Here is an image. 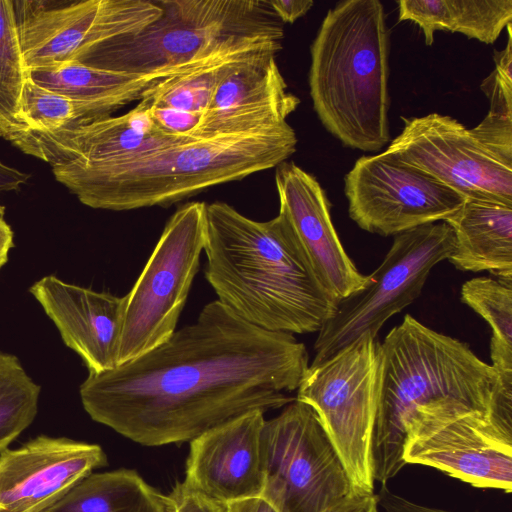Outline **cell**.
<instances>
[{
	"label": "cell",
	"instance_id": "33",
	"mask_svg": "<svg viewBox=\"0 0 512 512\" xmlns=\"http://www.w3.org/2000/svg\"><path fill=\"white\" fill-rule=\"evenodd\" d=\"M377 496L379 506L385 512H453L413 502L392 492L385 484H383Z\"/></svg>",
	"mask_w": 512,
	"mask_h": 512
},
{
	"label": "cell",
	"instance_id": "25",
	"mask_svg": "<svg viewBox=\"0 0 512 512\" xmlns=\"http://www.w3.org/2000/svg\"><path fill=\"white\" fill-rule=\"evenodd\" d=\"M271 53H236L163 79L145 90L139 101L203 114L220 81L241 61ZM276 55V54H275Z\"/></svg>",
	"mask_w": 512,
	"mask_h": 512
},
{
	"label": "cell",
	"instance_id": "8",
	"mask_svg": "<svg viewBox=\"0 0 512 512\" xmlns=\"http://www.w3.org/2000/svg\"><path fill=\"white\" fill-rule=\"evenodd\" d=\"M206 206L205 202H188L173 213L125 295L118 366L152 350L175 332L204 251Z\"/></svg>",
	"mask_w": 512,
	"mask_h": 512
},
{
	"label": "cell",
	"instance_id": "29",
	"mask_svg": "<svg viewBox=\"0 0 512 512\" xmlns=\"http://www.w3.org/2000/svg\"><path fill=\"white\" fill-rule=\"evenodd\" d=\"M26 78L14 4L0 0V137L15 126Z\"/></svg>",
	"mask_w": 512,
	"mask_h": 512
},
{
	"label": "cell",
	"instance_id": "13",
	"mask_svg": "<svg viewBox=\"0 0 512 512\" xmlns=\"http://www.w3.org/2000/svg\"><path fill=\"white\" fill-rule=\"evenodd\" d=\"M344 193L350 218L361 229L385 237L445 221L465 201L386 151L358 158L344 177Z\"/></svg>",
	"mask_w": 512,
	"mask_h": 512
},
{
	"label": "cell",
	"instance_id": "38",
	"mask_svg": "<svg viewBox=\"0 0 512 512\" xmlns=\"http://www.w3.org/2000/svg\"><path fill=\"white\" fill-rule=\"evenodd\" d=\"M4 215L5 207L0 204V270L8 261L9 252L14 246V234Z\"/></svg>",
	"mask_w": 512,
	"mask_h": 512
},
{
	"label": "cell",
	"instance_id": "20",
	"mask_svg": "<svg viewBox=\"0 0 512 512\" xmlns=\"http://www.w3.org/2000/svg\"><path fill=\"white\" fill-rule=\"evenodd\" d=\"M26 73L38 85L73 101L86 123L139 101L145 90L170 77L110 71L79 61L30 68Z\"/></svg>",
	"mask_w": 512,
	"mask_h": 512
},
{
	"label": "cell",
	"instance_id": "10",
	"mask_svg": "<svg viewBox=\"0 0 512 512\" xmlns=\"http://www.w3.org/2000/svg\"><path fill=\"white\" fill-rule=\"evenodd\" d=\"M261 456V497L277 512H324L356 492L315 411L296 399L265 420Z\"/></svg>",
	"mask_w": 512,
	"mask_h": 512
},
{
	"label": "cell",
	"instance_id": "30",
	"mask_svg": "<svg viewBox=\"0 0 512 512\" xmlns=\"http://www.w3.org/2000/svg\"><path fill=\"white\" fill-rule=\"evenodd\" d=\"M507 28V45L494 51V70L480 85L490 103L487 118L512 123V37L511 24Z\"/></svg>",
	"mask_w": 512,
	"mask_h": 512
},
{
	"label": "cell",
	"instance_id": "4",
	"mask_svg": "<svg viewBox=\"0 0 512 512\" xmlns=\"http://www.w3.org/2000/svg\"><path fill=\"white\" fill-rule=\"evenodd\" d=\"M380 386L372 440L374 481L385 484L406 465L407 425L422 416L491 412L497 373L470 347L411 315L379 346Z\"/></svg>",
	"mask_w": 512,
	"mask_h": 512
},
{
	"label": "cell",
	"instance_id": "18",
	"mask_svg": "<svg viewBox=\"0 0 512 512\" xmlns=\"http://www.w3.org/2000/svg\"><path fill=\"white\" fill-rule=\"evenodd\" d=\"M264 413L249 411L190 441L184 483L221 503L261 496Z\"/></svg>",
	"mask_w": 512,
	"mask_h": 512
},
{
	"label": "cell",
	"instance_id": "9",
	"mask_svg": "<svg viewBox=\"0 0 512 512\" xmlns=\"http://www.w3.org/2000/svg\"><path fill=\"white\" fill-rule=\"evenodd\" d=\"M454 248V234L444 221L395 235L382 263L365 286L342 299L318 331L314 344L318 364L367 334L376 338L383 324L414 302L438 263Z\"/></svg>",
	"mask_w": 512,
	"mask_h": 512
},
{
	"label": "cell",
	"instance_id": "19",
	"mask_svg": "<svg viewBox=\"0 0 512 512\" xmlns=\"http://www.w3.org/2000/svg\"><path fill=\"white\" fill-rule=\"evenodd\" d=\"M30 293L54 322L64 343L82 358L89 373L118 366L125 296L96 292L53 275L35 282Z\"/></svg>",
	"mask_w": 512,
	"mask_h": 512
},
{
	"label": "cell",
	"instance_id": "26",
	"mask_svg": "<svg viewBox=\"0 0 512 512\" xmlns=\"http://www.w3.org/2000/svg\"><path fill=\"white\" fill-rule=\"evenodd\" d=\"M460 296L492 329V367L496 371H512V284L475 277L463 283Z\"/></svg>",
	"mask_w": 512,
	"mask_h": 512
},
{
	"label": "cell",
	"instance_id": "6",
	"mask_svg": "<svg viewBox=\"0 0 512 512\" xmlns=\"http://www.w3.org/2000/svg\"><path fill=\"white\" fill-rule=\"evenodd\" d=\"M161 16L138 34L105 42L86 65L173 76L236 53L277 54L284 30L268 0H157Z\"/></svg>",
	"mask_w": 512,
	"mask_h": 512
},
{
	"label": "cell",
	"instance_id": "11",
	"mask_svg": "<svg viewBox=\"0 0 512 512\" xmlns=\"http://www.w3.org/2000/svg\"><path fill=\"white\" fill-rule=\"evenodd\" d=\"M26 70L78 61L93 48L157 20V0L13 1Z\"/></svg>",
	"mask_w": 512,
	"mask_h": 512
},
{
	"label": "cell",
	"instance_id": "3",
	"mask_svg": "<svg viewBox=\"0 0 512 512\" xmlns=\"http://www.w3.org/2000/svg\"><path fill=\"white\" fill-rule=\"evenodd\" d=\"M288 124L238 134L191 137L143 154L52 167L55 179L91 208L167 207L210 187L276 168L296 151Z\"/></svg>",
	"mask_w": 512,
	"mask_h": 512
},
{
	"label": "cell",
	"instance_id": "5",
	"mask_svg": "<svg viewBox=\"0 0 512 512\" xmlns=\"http://www.w3.org/2000/svg\"><path fill=\"white\" fill-rule=\"evenodd\" d=\"M390 35L379 0H345L324 17L310 47L313 108L349 148L381 150L390 140Z\"/></svg>",
	"mask_w": 512,
	"mask_h": 512
},
{
	"label": "cell",
	"instance_id": "37",
	"mask_svg": "<svg viewBox=\"0 0 512 512\" xmlns=\"http://www.w3.org/2000/svg\"><path fill=\"white\" fill-rule=\"evenodd\" d=\"M224 512H277L263 497H250L225 503Z\"/></svg>",
	"mask_w": 512,
	"mask_h": 512
},
{
	"label": "cell",
	"instance_id": "15",
	"mask_svg": "<svg viewBox=\"0 0 512 512\" xmlns=\"http://www.w3.org/2000/svg\"><path fill=\"white\" fill-rule=\"evenodd\" d=\"M107 464L98 444L40 435L0 452V512H45Z\"/></svg>",
	"mask_w": 512,
	"mask_h": 512
},
{
	"label": "cell",
	"instance_id": "17",
	"mask_svg": "<svg viewBox=\"0 0 512 512\" xmlns=\"http://www.w3.org/2000/svg\"><path fill=\"white\" fill-rule=\"evenodd\" d=\"M190 136L160 130L141 101L130 111L52 133H17L6 140L25 154L50 164L89 165L134 157Z\"/></svg>",
	"mask_w": 512,
	"mask_h": 512
},
{
	"label": "cell",
	"instance_id": "14",
	"mask_svg": "<svg viewBox=\"0 0 512 512\" xmlns=\"http://www.w3.org/2000/svg\"><path fill=\"white\" fill-rule=\"evenodd\" d=\"M402 120L403 129L386 152L464 199L512 206V163L493 152L471 129L439 113Z\"/></svg>",
	"mask_w": 512,
	"mask_h": 512
},
{
	"label": "cell",
	"instance_id": "34",
	"mask_svg": "<svg viewBox=\"0 0 512 512\" xmlns=\"http://www.w3.org/2000/svg\"><path fill=\"white\" fill-rule=\"evenodd\" d=\"M268 4L282 24H292L306 15L314 2L311 0H268Z\"/></svg>",
	"mask_w": 512,
	"mask_h": 512
},
{
	"label": "cell",
	"instance_id": "21",
	"mask_svg": "<svg viewBox=\"0 0 512 512\" xmlns=\"http://www.w3.org/2000/svg\"><path fill=\"white\" fill-rule=\"evenodd\" d=\"M446 222L454 234L449 260L457 269L488 271L512 284V206L465 199Z\"/></svg>",
	"mask_w": 512,
	"mask_h": 512
},
{
	"label": "cell",
	"instance_id": "36",
	"mask_svg": "<svg viewBox=\"0 0 512 512\" xmlns=\"http://www.w3.org/2000/svg\"><path fill=\"white\" fill-rule=\"evenodd\" d=\"M30 174L0 160V194L18 191L27 183Z\"/></svg>",
	"mask_w": 512,
	"mask_h": 512
},
{
	"label": "cell",
	"instance_id": "12",
	"mask_svg": "<svg viewBox=\"0 0 512 512\" xmlns=\"http://www.w3.org/2000/svg\"><path fill=\"white\" fill-rule=\"evenodd\" d=\"M405 464L436 468L475 488L512 490V418L494 411L422 416L406 427Z\"/></svg>",
	"mask_w": 512,
	"mask_h": 512
},
{
	"label": "cell",
	"instance_id": "22",
	"mask_svg": "<svg viewBox=\"0 0 512 512\" xmlns=\"http://www.w3.org/2000/svg\"><path fill=\"white\" fill-rule=\"evenodd\" d=\"M398 20L411 21L432 45L436 31L494 43L512 21V0H399Z\"/></svg>",
	"mask_w": 512,
	"mask_h": 512
},
{
	"label": "cell",
	"instance_id": "28",
	"mask_svg": "<svg viewBox=\"0 0 512 512\" xmlns=\"http://www.w3.org/2000/svg\"><path fill=\"white\" fill-rule=\"evenodd\" d=\"M86 123L76 105L28 76L24 82L15 126L2 138L17 133H52Z\"/></svg>",
	"mask_w": 512,
	"mask_h": 512
},
{
	"label": "cell",
	"instance_id": "2",
	"mask_svg": "<svg viewBox=\"0 0 512 512\" xmlns=\"http://www.w3.org/2000/svg\"><path fill=\"white\" fill-rule=\"evenodd\" d=\"M205 278L218 301L261 329L318 332L339 304L320 283L285 216L255 221L206 206Z\"/></svg>",
	"mask_w": 512,
	"mask_h": 512
},
{
	"label": "cell",
	"instance_id": "32",
	"mask_svg": "<svg viewBox=\"0 0 512 512\" xmlns=\"http://www.w3.org/2000/svg\"><path fill=\"white\" fill-rule=\"evenodd\" d=\"M175 512H224L225 504L177 482L170 492Z\"/></svg>",
	"mask_w": 512,
	"mask_h": 512
},
{
	"label": "cell",
	"instance_id": "35",
	"mask_svg": "<svg viewBox=\"0 0 512 512\" xmlns=\"http://www.w3.org/2000/svg\"><path fill=\"white\" fill-rule=\"evenodd\" d=\"M377 494L354 492L324 512H379Z\"/></svg>",
	"mask_w": 512,
	"mask_h": 512
},
{
	"label": "cell",
	"instance_id": "1",
	"mask_svg": "<svg viewBox=\"0 0 512 512\" xmlns=\"http://www.w3.org/2000/svg\"><path fill=\"white\" fill-rule=\"evenodd\" d=\"M305 345L250 324L218 300L162 344L80 385L88 415L127 439L158 447L190 442L249 411L295 400Z\"/></svg>",
	"mask_w": 512,
	"mask_h": 512
},
{
	"label": "cell",
	"instance_id": "23",
	"mask_svg": "<svg viewBox=\"0 0 512 512\" xmlns=\"http://www.w3.org/2000/svg\"><path fill=\"white\" fill-rule=\"evenodd\" d=\"M45 512H175L170 494L133 469L91 473Z\"/></svg>",
	"mask_w": 512,
	"mask_h": 512
},
{
	"label": "cell",
	"instance_id": "24",
	"mask_svg": "<svg viewBox=\"0 0 512 512\" xmlns=\"http://www.w3.org/2000/svg\"><path fill=\"white\" fill-rule=\"evenodd\" d=\"M275 56L257 55L238 63L220 81L205 112L255 107L286 96L288 86Z\"/></svg>",
	"mask_w": 512,
	"mask_h": 512
},
{
	"label": "cell",
	"instance_id": "27",
	"mask_svg": "<svg viewBox=\"0 0 512 512\" xmlns=\"http://www.w3.org/2000/svg\"><path fill=\"white\" fill-rule=\"evenodd\" d=\"M40 391L19 359L0 351V452L33 422Z\"/></svg>",
	"mask_w": 512,
	"mask_h": 512
},
{
	"label": "cell",
	"instance_id": "16",
	"mask_svg": "<svg viewBox=\"0 0 512 512\" xmlns=\"http://www.w3.org/2000/svg\"><path fill=\"white\" fill-rule=\"evenodd\" d=\"M279 213L290 224L320 283L339 301L361 290L368 276L347 255L330 214V202L317 179L294 162L276 167Z\"/></svg>",
	"mask_w": 512,
	"mask_h": 512
},
{
	"label": "cell",
	"instance_id": "31",
	"mask_svg": "<svg viewBox=\"0 0 512 512\" xmlns=\"http://www.w3.org/2000/svg\"><path fill=\"white\" fill-rule=\"evenodd\" d=\"M147 107L154 124L160 130L171 135L193 137L201 123L202 114L200 113L167 106Z\"/></svg>",
	"mask_w": 512,
	"mask_h": 512
},
{
	"label": "cell",
	"instance_id": "7",
	"mask_svg": "<svg viewBox=\"0 0 512 512\" xmlns=\"http://www.w3.org/2000/svg\"><path fill=\"white\" fill-rule=\"evenodd\" d=\"M380 342L365 334L309 365L296 400L309 405L356 492L373 493L372 440L379 399Z\"/></svg>",
	"mask_w": 512,
	"mask_h": 512
}]
</instances>
